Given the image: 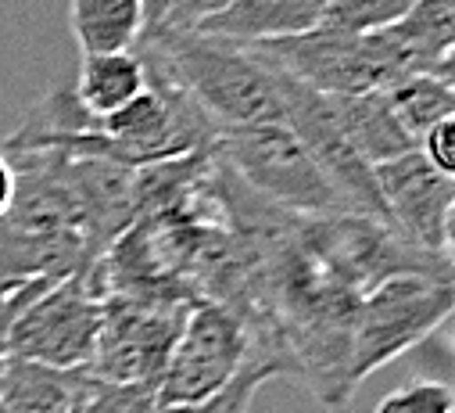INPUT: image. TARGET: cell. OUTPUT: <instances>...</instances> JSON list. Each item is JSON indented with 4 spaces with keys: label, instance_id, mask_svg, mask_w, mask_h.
Instances as JSON below:
<instances>
[{
    "label": "cell",
    "instance_id": "cell-1",
    "mask_svg": "<svg viewBox=\"0 0 455 413\" xmlns=\"http://www.w3.org/2000/svg\"><path fill=\"white\" fill-rule=\"evenodd\" d=\"M140 51L165 69V76L219 130L283 123L276 79L248 47L197 29H155L140 36Z\"/></svg>",
    "mask_w": 455,
    "mask_h": 413
},
{
    "label": "cell",
    "instance_id": "cell-2",
    "mask_svg": "<svg viewBox=\"0 0 455 413\" xmlns=\"http://www.w3.org/2000/svg\"><path fill=\"white\" fill-rule=\"evenodd\" d=\"M248 51L262 65L330 97L377 93V90L402 83L405 76H430L398 40L387 36V29L352 36V33L315 26L298 36L251 44Z\"/></svg>",
    "mask_w": 455,
    "mask_h": 413
},
{
    "label": "cell",
    "instance_id": "cell-3",
    "mask_svg": "<svg viewBox=\"0 0 455 413\" xmlns=\"http://www.w3.org/2000/svg\"><path fill=\"white\" fill-rule=\"evenodd\" d=\"M212 158L241 180L255 198L276 205L291 216H333L345 213L337 190L308 158L287 123H259L219 130Z\"/></svg>",
    "mask_w": 455,
    "mask_h": 413
},
{
    "label": "cell",
    "instance_id": "cell-4",
    "mask_svg": "<svg viewBox=\"0 0 455 413\" xmlns=\"http://www.w3.org/2000/svg\"><path fill=\"white\" fill-rule=\"evenodd\" d=\"M451 305H455L451 277L398 273L370 287L359 298L352 324V356H348L352 388H359L370 374H377L391 360L434 338L448 324Z\"/></svg>",
    "mask_w": 455,
    "mask_h": 413
},
{
    "label": "cell",
    "instance_id": "cell-5",
    "mask_svg": "<svg viewBox=\"0 0 455 413\" xmlns=\"http://www.w3.org/2000/svg\"><path fill=\"white\" fill-rule=\"evenodd\" d=\"M194 302L183 298H144V295H104L100 335L90 374L97 381L155 385L172 356L183 320Z\"/></svg>",
    "mask_w": 455,
    "mask_h": 413
},
{
    "label": "cell",
    "instance_id": "cell-6",
    "mask_svg": "<svg viewBox=\"0 0 455 413\" xmlns=\"http://www.w3.org/2000/svg\"><path fill=\"white\" fill-rule=\"evenodd\" d=\"M100 298L104 291L97 280V266L51 284L15 320L8 356L61 370L90 367L100 335Z\"/></svg>",
    "mask_w": 455,
    "mask_h": 413
},
{
    "label": "cell",
    "instance_id": "cell-7",
    "mask_svg": "<svg viewBox=\"0 0 455 413\" xmlns=\"http://www.w3.org/2000/svg\"><path fill=\"white\" fill-rule=\"evenodd\" d=\"M248 356H251L248 324L226 305L197 298L158 377L155 388L158 406H187L212 399L244 370Z\"/></svg>",
    "mask_w": 455,
    "mask_h": 413
},
{
    "label": "cell",
    "instance_id": "cell-8",
    "mask_svg": "<svg viewBox=\"0 0 455 413\" xmlns=\"http://www.w3.org/2000/svg\"><path fill=\"white\" fill-rule=\"evenodd\" d=\"M269 72L276 79V93H280V105H283V123L294 130V137L301 141L308 158L330 180V187L337 190L340 205H345V213L384 220V205H380L373 166L363 162V155L348 144L345 130H340V123L333 116L330 97L294 83L291 76H283L276 69H269Z\"/></svg>",
    "mask_w": 455,
    "mask_h": 413
},
{
    "label": "cell",
    "instance_id": "cell-9",
    "mask_svg": "<svg viewBox=\"0 0 455 413\" xmlns=\"http://www.w3.org/2000/svg\"><path fill=\"white\" fill-rule=\"evenodd\" d=\"M384 223L416 252L444 255L451 248V176L437 173L419 151H405L391 162L373 166Z\"/></svg>",
    "mask_w": 455,
    "mask_h": 413
},
{
    "label": "cell",
    "instance_id": "cell-10",
    "mask_svg": "<svg viewBox=\"0 0 455 413\" xmlns=\"http://www.w3.org/2000/svg\"><path fill=\"white\" fill-rule=\"evenodd\" d=\"M97 377L90 367H47L8 356L0 363V406L8 413H79Z\"/></svg>",
    "mask_w": 455,
    "mask_h": 413
},
{
    "label": "cell",
    "instance_id": "cell-11",
    "mask_svg": "<svg viewBox=\"0 0 455 413\" xmlns=\"http://www.w3.org/2000/svg\"><path fill=\"white\" fill-rule=\"evenodd\" d=\"M326 0H230L219 15L197 26V33L230 40L241 47L298 36L319 26Z\"/></svg>",
    "mask_w": 455,
    "mask_h": 413
},
{
    "label": "cell",
    "instance_id": "cell-12",
    "mask_svg": "<svg viewBox=\"0 0 455 413\" xmlns=\"http://www.w3.org/2000/svg\"><path fill=\"white\" fill-rule=\"evenodd\" d=\"M330 105H333V116H337L340 130H345L348 144L363 155V162L380 166V162H391L405 151H416V141L405 134V126L391 112L384 90L340 93V97H330Z\"/></svg>",
    "mask_w": 455,
    "mask_h": 413
},
{
    "label": "cell",
    "instance_id": "cell-13",
    "mask_svg": "<svg viewBox=\"0 0 455 413\" xmlns=\"http://www.w3.org/2000/svg\"><path fill=\"white\" fill-rule=\"evenodd\" d=\"M144 90H148V65H144V54H137V51L79 58V79H76L72 93L90 119L111 116L116 109L130 105Z\"/></svg>",
    "mask_w": 455,
    "mask_h": 413
},
{
    "label": "cell",
    "instance_id": "cell-14",
    "mask_svg": "<svg viewBox=\"0 0 455 413\" xmlns=\"http://www.w3.org/2000/svg\"><path fill=\"white\" fill-rule=\"evenodd\" d=\"M79 54L133 51L144 36V0H68Z\"/></svg>",
    "mask_w": 455,
    "mask_h": 413
},
{
    "label": "cell",
    "instance_id": "cell-15",
    "mask_svg": "<svg viewBox=\"0 0 455 413\" xmlns=\"http://www.w3.org/2000/svg\"><path fill=\"white\" fill-rule=\"evenodd\" d=\"M387 36L398 40L430 76L451 79L455 0H412L409 12L395 26H387Z\"/></svg>",
    "mask_w": 455,
    "mask_h": 413
},
{
    "label": "cell",
    "instance_id": "cell-16",
    "mask_svg": "<svg viewBox=\"0 0 455 413\" xmlns=\"http://www.w3.org/2000/svg\"><path fill=\"white\" fill-rule=\"evenodd\" d=\"M384 97L416 144L427 130L451 119L455 112V90H451V79L444 76H405L402 83L387 86Z\"/></svg>",
    "mask_w": 455,
    "mask_h": 413
},
{
    "label": "cell",
    "instance_id": "cell-17",
    "mask_svg": "<svg viewBox=\"0 0 455 413\" xmlns=\"http://www.w3.org/2000/svg\"><path fill=\"white\" fill-rule=\"evenodd\" d=\"M412 0H326L323 4V19L319 26L337 29V33H352V36H366V33H380L387 26H395Z\"/></svg>",
    "mask_w": 455,
    "mask_h": 413
},
{
    "label": "cell",
    "instance_id": "cell-18",
    "mask_svg": "<svg viewBox=\"0 0 455 413\" xmlns=\"http://www.w3.org/2000/svg\"><path fill=\"white\" fill-rule=\"evenodd\" d=\"M280 374H283V370L273 367L269 360H255V356H248L244 370H241L230 385H226L222 392H215L212 399L187 402V406H158V413H248L251 402H255V395H259V388H262L266 381L280 377Z\"/></svg>",
    "mask_w": 455,
    "mask_h": 413
},
{
    "label": "cell",
    "instance_id": "cell-19",
    "mask_svg": "<svg viewBox=\"0 0 455 413\" xmlns=\"http://www.w3.org/2000/svg\"><path fill=\"white\" fill-rule=\"evenodd\" d=\"M373 413H455V395L444 381L412 377L395 392H387Z\"/></svg>",
    "mask_w": 455,
    "mask_h": 413
},
{
    "label": "cell",
    "instance_id": "cell-20",
    "mask_svg": "<svg viewBox=\"0 0 455 413\" xmlns=\"http://www.w3.org/2000/svg\"><path fill=\"white\" fill-rule=\"evenodd\" d=\"M79 413H158V392L155 385L97 381Z\"/></svg>",
    "mask_w": 455,
    "mask_h": 413
},
{
    "label": "cell",
    "instance_id": "cell-21",
    "mask_svg": "<svg viewBox=\"0 0 455 413\" xmlns=\"http://www.w3.org/2000/svg\"><path fill=\"white\" fill-rule=\"evenodd\" d=\"M47 287H51V280H0V363L8 360V338H12L15 320Z\"/></svg>",
    "mask_w": 455,
    "mask_h": 413
},
{
    "label": "cell",
    "instance_id": "cell-22",
    "mask_svg": "<svg viewBox=\"0 0 455 413\" xmlns=\"http://www.w3.org/2000/svg\"><path fill=\"white\" fill-rule=\"evenodd\" d=\"M230 0H169L165 8V19L158 29H169V33H190L197 29L201 22H208L212 15H219Z\"/></svg>",
    "mask_w": 455,
    "mask_h": 413
},
{
    "label": "cell",
    "instance_id": "cell-23",
    "mask_svg": "<svg viewBox=\"0 0 455 413\" xmlns=\"http://www.w3.org/2000/svg\"><path fill=\"white\" fill-rule=\"evenodd\" d=\"M416 151H419L437 173L451 176V173H455V119H444V123H437L434 130H427V134L419 137Z\"/></svg>",
    "mask_w": 455,
    "mask_h": 413
},
{
    "label": "cell",
    "instance_id": "cell-24",
    "mask_svg": "<svg viewBox=\"0 0 455 413\" xmlns=\"http://www.w3.org/2000/svg\"><path fill=\"white\" fill-rule=\"evenodd\" d=\"M12 198H15V169H12V162H8V155L0 151V216L8 213V205H12Z\"/></svg>",
    "mask_w": 455,
    "mask_h": 413
},
{
    "label": "cell",
    "instance_id": "cell-25",
    "mask_svg": "<svg viewBox=\"0 0 455 413\" xmlns=\"http://www.w3.org/2000/svg\"><path fill=\"white\" fill-rule=\"evenodd\" d=\"M165 8H169V0H144V33H155L162 26Z\"/></svg>",
    "mask_w": 455,
    "mask_h": 413
},
{
    "label": "cell",
    "instance_id": "cell-26",
    "mask_svg": "<svg viewBox=\"0 0 455 413\" xmlns=\"http://www.w3.org/2000/svg\"><path fill=\"white\" fill-rule=\"evenodd\" d=\"M0 413H8V409H4V406H0Z\"/></svg>",
    "mask_w": 455,
    "mask_h": 413
}]
</instances>
